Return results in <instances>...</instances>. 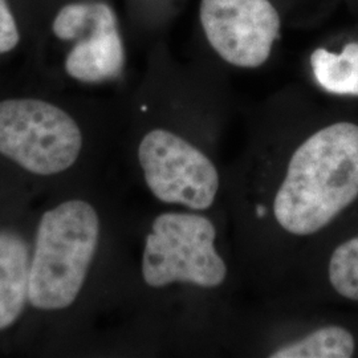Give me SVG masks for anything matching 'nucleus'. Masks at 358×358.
Segmentation results:
<instances>
[{
	"label": "nucleus",
	"instance_id": "1",
	"mask_svg": "<svg viewBox=\"0 0 358 358\" xmlns=\"http://www.w3.org/2000/svg\"><path fill=\"white\" fill-rule=\"evenodd\" d=\"M358 196V125L336 122L294 150L272 201L284 232L310 236L331 224Z\"/></svg>",
	"mask_w": 358,
	"mask_h": 358
},
{
	"label": "nucleus",
	"instance_id": "2",
	"mask_svg": "<svg viewBox=\"0 0 358 358\" xmlns=\"http://www.w3.org/2000/svg\"><path fill=\"white\" fill-rule=\"evenodd\" d=\"M100 238L93 206L66 201L43 214L29 269L28 301L41 310L73 304L80 294Z\"/></svg>",
	"mask_w": 358,
	"mask_h": 358
},
{
	"label": "nucleus",
	"instance_id": "3",
	"mask_svg": "<svg viewBox=\"0 0 358 358\" xmlns=\"http://www.w3.org/2000/svg\"><path fill=\"white\" fill-rule=\"evenodd\" d=\"M215 241V224L199 211L158 215L145 239L143 280L152 288L178 282L207 289L220 287L227 279V264Z\"/></svg>",
	"mask_w": 358,
	"mask_h": 358
},
{
	"label": "nucleus",
	"instance_id": "4",
	"mask_svg": "<svg viewBox=\"0 0 358 358\" xmlns=\"http://www.w3.org/2000/svg\"><path fill=\"white\" fill-rule=\"evenodd\" d=\"M83 148L76 121L36 99L0 101V154L27 171L53 176L73 166Z\"/></svg>",
	"mask_w": 358,
	"mask_h": 358
},
{
	"label": "nucleus",
	"instance_id": "5",
	"mask_svg": "<svg viewBox=\"0 0 358 358\" xmlns=\"http://www.w3.org/2000/svg\"><path fill=\"white\" fill-rule=\"evenodd\" d=\"M138 162L146 186L167 205L192 211L208 210L220 187L214 162L192 142L166 129L146 133L138 146Z\"/></svg>",
	"mask_w": 358,
	"mask_h": 358
},
{
	"label": "nucleus",
	"instance_id": "6",
	"mask_svg": "<svg viewBox=\"0 0 358 358\" xmlns=\"http://www.w3.org/2000/svg\"><path fill=\"white\" fill-rule=\"evenodd\" d=\"M60 40H76L65 59V72L80 83L97 84L120 76L125 66V47L118 20L103 1L65 4L52 22Z\"/></svg>",
	"mask_w": 358,
	"mask_h": 358
},
{
	"label": "nucleus",
	"instance_id": "7",
	"mask_svg": "<svg viewBox=\"0 0 358 358\" xmlns=\"http://www.w3.org/2000/svg\"><path fill=\"white\" fill-rule=\"evenodd\" d=\"M199 17L211 48L238 68L264 64L280 34V16L269 0H201Z\"/></svg>",
	"mask_w": 358,
	"mask_h": 358
},
{
	"label": "nucleus",
	"instance_id": "8",
	"mask_svg": "<svg viewBox=\"0 0 358 358\" xmlns=\"http://www.w3.org/2000/svg\"><path fill=\"white\" fill-rule=\"evenodd\" d=\"M31 260L26 241L0 231V331L17 320L28 301Z\"/></svg>",
	"mask_w": 358,
	"mask_h": 358
},
{
	"label": "nucleus",
	"instance_id": "9",
	"mask_svg": "<svg viewBox=\"0 0 358 358\" xmlns=\"http://www.w3.org/2000/svg\"><path fill=\"white\" fill-rule=\"evenodd\" d=\"M310 66L322 90L358 96V43H349L340 53L317 48L310 55Z\"/></svg>",
	"mask_w": 358,
	"mask_h": 358
},
{
	"label": "nucleus",
	"instance_id": "10",
	"mask_svg": "<svg viewBox=\"0 0 358 358\" xmlns=\"http://www.w3.org/2000/svg\"><path fill=\"white\" fill-rule=\"evenodd\" d=\"M353 334L343 327L329 325L273 349L271 358H349L355 355Z\"/></svg>",
	"mask_w": 358,
	"mask_h": 358
},
{
	"label": "nucleus",
	"instance_id": "11",
	"mask_svg": "<svg viewBox=\"0 0 358 358\" xmlns=\"http://www.w3.org/2000/svg\"><path fill=\"white\" fill-rule=\"evenodd\" d=\"M328 276L337 294L358 301V236L340 244L333 251Z\"/></svg>",
	"mask_w": 358,
	"mask_h": 358
},
{
	"label": "nucleus",
	"instance_id": "12",
	"mask_svg": "<svg viewBox=\"0 0 358 358\" xmlns=\"http://www.w3.org/2000/svg\"><path fill=\"white\" fill-rule=\"evenodd\" d=\"M20 40L16 17L7 0H0V55L13 51Z\"/></svg>",
	"mask_w": 358,
	"mask_h": 358
}]
</instances>
